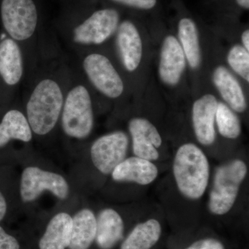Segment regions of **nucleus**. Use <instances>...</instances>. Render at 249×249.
<instances>
[{
    "label": "nucleus",
    "instance_id": "f257e3e1",
    "mask_svg": "<svg viewBox=\"0 0 249 249\" xmlns=\"http://www.w3.org/2000/svg\"><path fill=\"white\" fill-rule=\"evenodd\" d=\"M71 75V65L60 56L42 64L24 80V113L35 135L45 137L56 127Z\"/></svg>",
    "mask_w": 249,
    "mask_h": 249
},
{
    "label": "nucleus",
    "instance_id": "f03ea898",
    "mask_svg": "<svg viewBox=\"0 0 249 249\" xmlns=\"http://www.w3.org/2000/svg\"><path fill=\"white\" fill-rule=\"evenodd\" d=\"M0 14L6 34L22 50L26 67L24 80L42 64L61 56L56 37L41 33L34 0H2Z\"/></svg>",
    "mask_w": 249,
    "mask_h": 249
},
{
    "label": "nucleus",
    "instance_id": "7ed1b4c3",
    "mask_svg": "<svg viewBox=\"0 0 249 249\" xmlns=\"http://www.w3.org/2000/svg\"><path fill=\"white\" fill-rule=\"evenodd\" d=\"M60 121L65 135L79 140L88 138L94 126L91 88L77 67H71Z\"/></svg>",
    "mask_w": 249,
    "mask_h": 249
},
{
    "label": "nucleus",
    "instance_id": "20e7f679",
    "mask_svg": "<svg viewBox=\"0 0 249 249\" xmlns=\"http://www.w3.org/2000/svg\"><path fill=\"white\" fill-rule=\"evenodd\" d=\"M173 173L177 187L181 195L190 200L204 196L209 185V160L200 147L186 142L175 154Z\"/></svg>",
    "mask_w": 249,
    "mask_h": 249
},
{
    "label": "nucleus",
    "instance_id": "39448f33",
    "mask_svg": "<svg viewBox=\"0 0 249 249\" xmlns=\"http://www.w3.org/2000/svg\"><path fill=\"white\" fill-rule=\"evenodd\" d=\"M120 15L114 9L97 10L62 33V39L76 53L104 45L115 35Z\"/></svg>",
    "mask_w": 249,
    "mask_h": 249
},
{
    "label": "nucleus",
    "instance_id": "423d86ee",
    "mask_svg": "<svg viewBox=\"0 0 249 249\" xmlns=\"http://www.w3.org/2000/svg\"><path fill=\"white\" fill-rule=\"evenodd\" d=\"M76 55L77 69L91 89L111 100L119 99L124 94V80L106 54L90 49Z\"/></svg>",
    "mask_w": 249,
    "mask_h": 249
},
{
    "label": "nucleus",
    "instance_id": "0eeeda50",
    "mask_svg": "<svg viewBox=\"0 0 249 249\" xmlns=\"http://www.w3.org/2000/svg\"><path fill=\"white\" fill-rule=\"evenodd\" d=\"M247 171V164L241 160H231L217 168L209 196L211 213L224 215L232 209Z\"/></svg>",
    "mask_w": 249,
    "mask_h": 249
},
{
    "label": "nucleus",
    "instance_id": "6e6552de",
    "mask_svg": "<svg viewBox=\"0 0 249 249\" xmlns=\"http://www.w3.org/2000/svg\"><path fill=\"white\" fill-rule=\"evenodd\" d=\"M49 191L58 199H67L70 186L63 177L37 167L30 166L22 172L20 181V196L23 202L36 200L44 191Z\"/></svg>",
    "mask_w": 249,
    "mask_h": 249
},
{
    "label": "nucleus",
    "instance_id": "1a4fd4ad",
    "mask_svg": "<svg viewBox=\"0 0 249 249\" xmlns=\"http://www.w3.org/2000/svg\"><path fill=\"white\" fill-rule=\"evenodd\" d=\"M129 137L124 131L109 132L93 142L90 149L95 168L103 175H109L126 158Z\"/></svg>",
    "mask_w": 249,
    "mask_h": 249
},
{
    "label": "nucleus",
    "instance_id": "9d476101",
    "mask_svg": "<svg viewBox=\"0 0 249 249\" xmlns=\"http://www.w3.org/2000/svg\"><path fill=\"white\" fill-rule=\"evenodd\" d=\"M3 36L0 42V79L13 93L24 83L25 61L19 45L6 35Z\"/></svg>",
    "mask_w": 249,
    "mask_h": 249
},
{
    "label": "nucleus",
    "instance_id": "9b49d317",
    "mask_svg": "<svg viewBox=\"0 0 249 249\" xmlns=\"http://www.w3.org/2000/svg\"><path fill=\"white\" fill-rule=\"evenodd\" d=\"M134 156L154 161L160 158L158 149L163 143L155 124L142 117H134L128 123Z\"/></svg>",
    "mask_w": 249,
    "mask_h": 249
},
{
    "label": "nucleus",
    "instance_id": "f8f14e48",
    "mask_svg": "<svg viewBox=\"0 0 249 249\" xmlns=\"http://www.w3.org/2000/svg\"><path fill=\"white\" fill-rule=\"evenodd\" d=\"M118 56L125 71L134 72L139 68L142 57V42L140 33L133 22H120L115 34Z\"/></svg>",
    "mask_w": 249,
    "mask_h": 249
},
{
    "label": "nucleus",
    "instance_id": "ddd939ff",
    "mask_svg": "<svg viewBox=\"0 0 249 249\" xmlns=\"http://www.w3.org/2000/svg\"><path fill=\"white\" fill-rule=\"evenodd\" d=\"M218 101L211 93L196 99L192 107V124L196 140L204 146L215 142V114Z\"/></svg>",
    "mask_w": 249,
    "mask_h": 249
},
{
    "label": "nucleus",
    "instance_id": "4468645a",
    "mask_svg": "<svg viewBox=\"0 0 249 249\" xmlns=\"http://www.w3.org/2000/svg\"><path fill=\"white\" fill-rule=\"evenodd\" d=\"M186 59L178 37L168 35L160 48L159 75L162 83L175 87L179 83L186 68Z\"/></svg>",
    "mask_w": 249,
    "mask_h": 249
},
{
    "label": "nucleus",
    "instance_id": "2eb2a0df",
    "mask_svg": "<svg viewBox=\"0 0 249 249\" xmlns=\"http://www.w3.org/2000/svg\"><path fill=\"white\" fill-rule=\"evenodd\" d=\"M118 182H130L147 186L155 181L159 170L153 161L134 156L125 158L111 173Z\"/></svg>",
    "mask_w": 249,
    "mask_h": 249
},
{
    "label": "nucleus",
    "instance_id": "dca6fc26",
    "mask_svg": "<svg viewBox=\"0 0 249 249\" xmlns=\"http://www.w3.org/2000/svg\"><path fill=\"white\" fill-rule=\"evenodd\" d=\"M213 83L226 104L236 113L245 112L247 98L240 82L227 67L219 65L214 68Z\"/></svg>",
    "mask_w": 249,
    "mask_h": 249
},
{
    "label": "nucleus",
    "instance_id": "f3484780",
    "mask_svg": "<svg viewBox=\"0 0 249 249\" xmlns=\"http://www.w3.org/2000/svg\"><path fill=\"white\" fill-rule=\"evenodd\" d=\"M33 137L34 133L24 111L11 109L5 113L0 122V149L12 141L29 142Z\"/></svg>",
    "mask_w": 249,
    "mask_h": 249
},
{
    "label": "nucleus",
    "instance_id": "a211bd4d",
    "mask_svg": "<svg viewBox=\"0 0 249 249\" xmlns=\"http://www.w3.org/2000/svg\"><path fill=\"white\" fill-rule=\"evenodd\" d=\"M124 222L117 211H101L96 219V242L101 249H111L123 238Z\"/></svg>",
    "mask_w": 249,
    "mask_h": 249
},
{
    "label": "nucleus",
    "instance_id": "6ab92c4d",
    "mask_svg": "<svg viewBox=\"0 0 249 249\" xmlns=\"http://www.w3.org/2000/svg\"><path fill=\"white\" fill-rule=\"evenodd\" d=\"M72 217L66 213H60L49 222L45 234L40 239V249H66L71 240Z\"/></svg>",
    "mask_w": 249,
    "mask_h": 249
},
{
    "label": "nucleus",
    "instance_id": "aec40b11",
    "mask_svg": "<svg viewBox=\"0 0 249 249\" xmlns=\"http://www.w3.org/2000/svg\"><path fill=\"white\" fill-rule=\"evenodd\" d=\"M96 217L93 211L83 209L72 218L70 249H88L96 239Z\"/></svg>",
    "mask_w": 249,
    "mask_h": 249
},
{
    "label": "nucleus",
    "instance_id": "412c9836",
    "mask_svg": "<svg viewBox=\"0 0 249 249\" xmlns=\"http://www.w3.org/2000/svg\"><path fill=\"white\" fill-rule=\"evenodd\" d=\"M178 39L188 65L192 70H197L200 67L202 57L197 27L191 18H183L180 19Z\"/></svg>",
    "mask_w": 249,
    "mask_h": 249
},
{
    "label": "nucleus",
    "instance_id": "4be33fe9",
    "mask_svg": "<svg viewBox=\"0 0 249 249\" xmlns=\"http://www.w3.org/2000/svg\"><path fill=\"white\" fill-rule=\"evenodd\" d=\"M161 226L155 219L139 223L123 242L121 249H150L160 240Z\"/></svg>",
    "mask_w": 249,
    "mask_h": 249
},
{
    "label": "nucleus",
    "instance_id": "5701e85b",
    "mask_svg": "<svg viewBox=\"0 0 249 249\" xmlns=\"http://www.w3.org/2000/svg\"><path fill=\"white\" fill-rule=\"evenodd\" d=\"M215 124L219 133L224 138L236 139L242 133V124L237 114L221 101H218Z\"/></svg>",
    "mask_w": 249,
    "mask_h": 249
},
{
    "label": "nucleus",
    "instance_id": "b1692460",
    "mask_svg": "<svg viewBox=\"0 0 249 249\" xmlns=\"http://www.w3.org/2000/svg\"><path fill=\"white\" fill-rule=\"evenodd\" d=\"M227 62L232 71L249 82V52L242 45H235L229 49Z\"/></svg>",
    "mask_w": 249,
    "mask_h": 249
},
{
    "label": "nucleus",
    "instance_id": "393cba45",
    "mask_svg": "<svg viewBox=\"0 0 249 249\" xmlns=\"http://www.w3.org/2000/svg\"><path fill=\"white\" fill-rule=\"evenodd\" d=\"M111 1L129 6V7L144 10L153 9L157 2V0H111Z\"/></svg>",
    "mask_w": 249,
    "mask_h": 249
},
{
    "label": "nucleus",
    "instance_id": "a878e982",
    "mask_svg": "<svg viewBox=\"0 0 249 249\" xmlns=\"http://www.w3.org/2000/svg\"><path fill=\"white\" fill-rule=\"evenodd\" d=\"M186 249H224V247L219 241L208 238L196 241Z\"/></svg>",
    "mask_w": 249,
    "mask_h": 249
},
{
    "label": "nucleus",
    "instance_id": "bb28decb",
    "mask_svg": "<svg viewBox=\"0 0 249 249\" xmlns=\"http://www.w3.org/2000/svg\"><path fill=\"white\" fill-rule=\"evenodd\" d=\"M0 249H19V243L14 236L9 235L0 226Z\"/></svg>",
    "mask_w": 249,
    "mask_h": 249
},
{
    "label": "nucleus",
    "instance_id": "cd10ccee",
    "mask_svg": "<svg viewBox=\"0 0 249 249\" xmlns=\"http://www.w3.org/2000/svg\"><path fill=\"white\" fill-rule=\"evenodd\" d=\"M8 212V202L6 196L0 188V222L4 220Z\"/></svg>",
    "mask_w": 249,
    "mask_h": 249
},
{
    "label": "nucleus",
    "instance_id": "c85d7f7f",
    "mask_svg": "<svg viewBox=\"0 0 249 249\" xmlns=\"http://www.w3.org/2000/svg\"><path fill=\"white\" fill-rule=\"evenodd\" d=\"M241 40H242V46L247 51L249 52V30L247 29L242 33V36H241Z\"/></svg>",
    "mask_w": 249,
    "mask_h": 249
},
{
    "label": "nucleus",
    "instance_id": "c756f323",
    "mask_svg": "<svg viewBox=\"0 0 249 249\" xmlns=\"http://www.w3.org/2000/svg\"><path fill=\"white\" fill-rule=\"evenodd\" d=\"M237 4L243 8V9L249 10V0H236Z\"/></svg>",
    "mask_w": 249,
    "mask_h": 249
}]
</instances>
